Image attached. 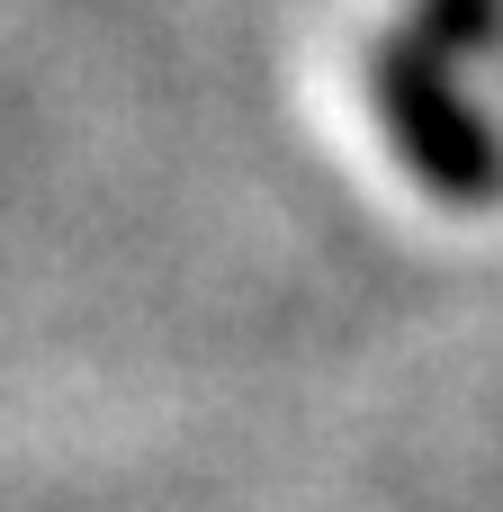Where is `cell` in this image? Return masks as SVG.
Here are the masks:
<instances>
[{"instance_id":"cell-2","label":"cell","mask_w":503,"mask_h":512,"mask_svg":"<svg viewBox=\"0 0 503 512\" xmlns=\"http://www.w3.org/2000/svg\"><path fill=\"white\" fill-rule=\"evenodd\" d=\"M396 27H414V36L441 45L450 63H486V54H503V0H405Z\"/></svg>"},{"instance_id":"cell-1","label":"cell","mask_w":503,"mask_h":512,"mask_svg":"<svg viewBox=\"0 0 503 512\" xmlns=\"http://www.w3.org/2000/svg\"><path fill=\"white\" fill-rule=\"evenodd\" d=\"M369 99L396 144V162L441 198V207H495L503 198V126L477 108L459 63L423 45L414 27H387L369 45Z\"/></svg>"}]
</instances>
